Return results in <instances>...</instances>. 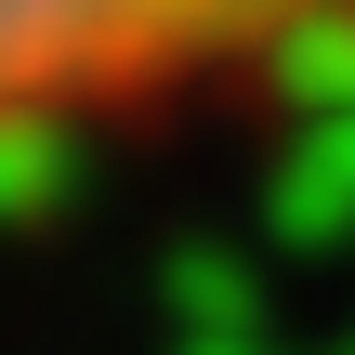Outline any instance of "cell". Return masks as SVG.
I'll use <instances>...</instances> for the list:
<instances>
[{
  "label": "cell",
  "instance_id": "cell-1",
  "mask_svg": "<svg viewBox=\"0 0 355 355\" xmlns=\"http://www.w3.org/2000/svg\"><path fill=\"white\" fill-rule=\"evenodd\" d=\"M316 53H355V0H0V158Z\"/></svg>",
  "mask_w": 355,
  "mask_h": 355
}]
</instances>
